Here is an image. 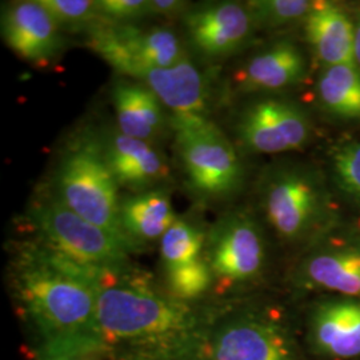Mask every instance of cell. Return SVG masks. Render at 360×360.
<instances>
[{"instance_id":"cell-1","label":"cell","mask_w":360,"mask_h":360,"mask_svg":"<svg viewBox=\"0 0 360 360\" xmlns=\"http://www.w3.org/2000/svg\"><path fill=\"white\" fill-rule=\"evenodd\" d=\"M92 328L112 360H208L212 336L187 302L129 264L102 274Z\"/></svg>"},{"instance_id":"cell-2","label":"cell","mask_w":360,"mask_h":360,"mask_svg":"<svg viewBox=\"0 0 360 360\" xmlns=\"http://www.w3.org/2000/svg\"><path fill=\"white\" fill-rule=\"evenodd\" d=\"M104 271L75 263L35 239L18 248L11 283L28 321L51 342L92 330Z\"/></svg>"},{"instance_id":"cell-3","label":"cell","mask_w":360,"mask_h":360,"mask_svg":"<svg viewBox=\"0 0 360 360\" xmlns=\"http://www.w3.org/2000/svg\"><path fill=\"white\" fill-rule=\"evenodd\" d=\"M328 174L315 165L282 159L257 183L259 208L275 233L290 243L318 240L331 231L338 203Z\"/></svg>"},{"instance_id":"cell-4","label":"cell","mask_w":360,"mask_h":360,"mask_svg":"<svg viewBox=\"0 0 360 360\" xmlns=\"http://www.w3.org/2000/svg\"><path fill=\"white\" fill-rule=\"evenodd\" d=\"M49 188L70 210L110 232L135 252L122 230V196L107 163L99 129H79L67 141Z\"/></svg>"},{"instance_id":"cell-5","label":"cell","mask_w":360,"mask_h":360,"mask_svg":"<svg viewBox=\"0 0 360 360\" xmlns=\"http://www.w3.org/2000/svg\"><path fill=\"white\" fill-rule=\"evenodd\" d=\"M171 131L186 186L196 200L219 203L242 191L245 165L210 117L171 119Z\"/></svg>"},{"instance_id":"cell-6","label":"cell","mask_w":360,"mask_h":360,"mask_svg":"<svg viewBox=\"0 0 360 360\" xmlns=\"http://www.w3.org/2000/svg\"><path fill=\"white\" fill-rule=\"evenodd\" d=\"M27 219L37 240L75 263L98 270L129 266V245L70 210L49 187L32 199Z\"/></svg>"},{"instance_id":"cell-7","label":"cell","mask_w":360,"mask_h":360,"mask_svg":"<svg viewBox=\"0 0 360 360\" xmlns=\"http://www.w3.org/2000/svg\"><path fill=\"white\" fill-rule=\"evenodd\" d=\"M87 38L103 60L123 77L134 80L148 71L175 65L188 55L178 34L166 26L144 28L104 20Z\"/></svg>"},{"instance_id":"cell-8","label":"cell","mask_w":360,"mask_h":360,"mask_svg":"<svg viewBox=\"0 0 360 360\" xmlns=\"http://www.w3.org/2000/svg\"><path fill=\"white\" fill-rule=\"evenodd\" d=\"M233 131L245 151L276 155L304 148L314 127L302 104L284 96L262 95L240 110Z\"/></svg>"},{"instance_id":"cell-9","label":"cell","mask_w":360,"mask_h":360,"mask_svg":"<svg viewBox=\"0 0 360 360\" xmlns=\"http://www.w3.org/2000/svg\"><path fill=\"white\" fill-rule=\"evenodd\" d=\"M205 257L214 282L233 285L257 279L267 259L264 233L257 218L242 208L223 214L207 232Z\"/></svg>"},{"instance_id":"cell-10","label":"cell","mask_w":360,"mask_h":360,"mask_svg":"<svg viewBox=\"0 0 360 360\" xmlns=\"http://www.w3.org/2000/svg\"><path fill=\"white\" fill-rule=\"evenodd\" d=\"M180 20L187 46L210 62L245 50L257 30L245 3L236 1L191 6Z\"/></svg>"},{"instance_id":"cell-11","label":"cell","mask_w":360,"mask_h":360,"mask_svg":"<svg viewBox=\"0 0 360 360\" xmlns=\"http://www.w3.org/2000/svg\"><path fill=\"white\" fill-rule=\"evenodd\" d=\"M1 38L19 58L38 68L58 62L65 49L63 31L38 0L3 7Z\"/></svg>"},{"instance_id":"cell-12","label":"cell","mask_w":360,"mask_h":360,"mask_svg":"<svg viewBox=\"0 0 360 360\" xmlns=\"http://www.w3.org/2000/svg\"><path fill=\"white\" fill-rule=\"evenodd\" d=\"M295 271V283L360 300V235H323Z\"/></svg>"},{"instance_id":"cell-13","label":"cell","mask_w":360,"mask_h":360,"mask_svg":"<svg viewBox=\"0 0 360 360\" xmlns=\"http://www.w3.org/2000/svg\"><path fill=\"white\" fill-rule=\"evenodd\" d=\"M99 136L119 188L139 193L166 187L171 167L156 144L127 136L116 126L99 129Z\"/></svg>"},{"instance_id":"cell-14","label":"cell","mask_w":360,"mask_h":360,"mask_svg":"<svg viewBox=\"0 0 360 360\" xmlns=\"http://www.w3.org/2000/svg\"><path fill=\"white\" fill-rule=\"evenodd\" d=\"M208 360H296L290 339L276 324L259 316H239L211 336Z\"/></svg>"},{"instance_id":"cell-15","label":"cell","mask_w":360,"mask_h":360,"mask_svg":"<svg viewBox=\"0 0 360 360\" xmlns=\"http://www.w3.org/2000/svg\"><path fill=\"white\" fill-rule=\"evenodd\" d=\"M309 74V59L303 49L290 39H281L255 52L233 77L245 94L274 95L300 84Z\"/></svg>"},{"instance_id":"cell-16","label":"cell","mask_w":360,"mask_h":360,"mask_svg":"<svg viewBox=\"0 0 360 360\" xmlns=\"http://www.w3.org/2000/svg\"><path fill=\"white\" fill-rule=\"evenodd\" d=\"M139 82L154 92L171 119L210 117L211 82L190 53L175 65L146 72Z\"/></svg>"},{"instance_id":"cell-17","label":"cell","mask_w":360,"mask_h":360,"mask_svg":"<svg viewBox=\"0 0 360 360\" xmlns=\"http://www.w3.org/2000/svg\"><path fill=\"white\" fill-rule=\"evenodd\" d=\"M116 127L124 135L156 144L171 129V117L153 91L139 80L122 77L112 86Z\"/></svg>"},{"instance_id":"cell-18","label":"cell","mask_w":360,"mask_h":360,"mask_svg":"<svg viewBox=\"0 0 360 360\" xmlns=\"http://www.w3.org/2000/svg\"><path fill=\"white\" fill-rule=\"evenodd\" d=\"M303 25L309 49L322 68L355 63V23L342 6L315 1Z\"/></svg>"},{"instance_id":"cell-19","label":"cell","mask_w":360,"mask_h":360,"mask_svg":"<svg viewBox=\"0 0 360 360\" xmlns=\"http://www.w3.org/2000/svg\"><path fill=\"white\" fill-rule=\"evenodd\" d=\"M311 338L324 355L340 359L359 356V299H335L318 306L311 318Z\"/></svg>"},{"instance_id":"cell-20","label":"cell","mask_w":360,"mask_h":360,"mask_svg":"<svg viewBox=\"0 0 360 360\" xmlns=\"http://www.w3.org/2000/svg\"><path fill=\"white\" fill-rule=\"evenodd\" d=\"M176 219L166 187L129 193L120 200L122 230L135 251L147 243L160 242Z\"/></svg>"},{"instance_id":"cell-21","label":"cell","mask_w":360,"mask_h":360,"mask_svg":"<svg viewBox=\"0 0 360 360\" xmlns=\"http://www.w3.org/2000/svg\"><path fill=\"white\" fill-rule=\"evenodd\" d=\"M315 95L324 114L339 122L360 123V70L355 63L322 68Z\"/></svg>"},{"instance_id":"cell-22","label":"cell","mask_w":360,"mask_h":360,"mask_svg":"<svg viewBox=\"0 0 360 360\" xmlns=\"http://www.w3.org/2000/svg\"><path fill=\"white\" fill-rule=\"evenodd\" d=\"M327 174L336 195L360 214V141L336 143L328 154Z\"/></svg>"},{"instance_id":"cell-23","label":"cell","mask_w":360,"mask_h":360,"mask_svg":"<svg viewBox=\"0 0 360 360\" xmlns=\"http://www.w3.org/2000/svg\"><path fill=\"white\" fill-rule=\"evenodd\" d=\"M206 235L193 220L176 219L159 242L165 270L205 257Z\"/></svg>"},{"instance_id":"cell-24","label":"cell","mask_w":360,"mask_h":360,"mask_svg":"<svg viewBox=\"0 0 360 360\" xmlns=\"http://www.w3.org/2000/svg\"><path fill=\"white\" fill-rule=\"evenodd\" d=\"M315 1L311 0H252L245 6L257 28L278 30L303 23Z\"/></svg>"},{"instance_id":"cell-25","label":"cell","mask_w":360,"mask_h":360,"mask_svg":"<svg viewBox=\"0 0 360 360\" xmlns=\"http://www.w3.org/2000/svg\"><path fill=\"white\" fill-rule=\"evenodd\" d=\"M65 32L89 35L104 22L98 0H38Z\"/></svg>"},{"instance_id":"cell-26","label":"cell","mask_w":360,"mask_h":360,"mask_svg":"<svg viewBox=\"0 0 360 360\" xmlns=\"http://www.w3.org/2000/svg\"><path fill=\"white\" fill-rule=\"evenodd\" d=\"M166 283L169 295L187 302L206 294L214 283V275L206 257L188 264L166 269Z\"/></svg>"},{"instance_id":"cell-27","label":"cell","mask_w":360,"mask_h":360,"mask_svg":"<svg viewBox=\"0 0 360 360\" xmlns=\"http://www.w3.org/2000/svg\"><path fill=\"white\" fill-rule=\"evenodd\" d=\"M150 0H98L99 13L111 25H136L148 18Z\"/></svg>"},{"instance_id":"cell-28","label":"cell","mask_w":360,"mask_h":360,"mask_svg":"<svg viewBox=\"0 0 360 360\" xmlns=\"http://www.w3.org/2000/svg\"><path fill=\"white\" fill-rule=\"evenodd\" d=\"M190 7L191 4L183 0H150L148 18L165 20L181 19Z\"/></svg>"},{"instance_id":"cell-29","label":"cell","mask_w":360,"mask_h":360,"mask_svg":"<svg viewBox=\"0 0 360 360\" xmlns=\"http://www.w3.org/2000/svg\"><path fill=\"white\" fill-rule=\"evenodd\" d=\"M355 23V49H354V62L360 70V11L354 18Z\"/></svg>"}]
</instances>
